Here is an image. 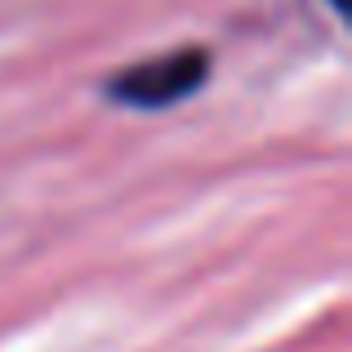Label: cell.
<instances>
[{"instance_id":"obj_1","label":"cell","mask_w":352,"mask_h":352,"mask_svg":"<svg viewBox=\"0 0 352 352\" xmlns=\"http://www.w3.org/2000/svg\"><path fill=\"white\" fill-rule=\"evenodd\" d=\"M206 80H210V50L183 45V50H165L143 63L120 67L112 85H107V94L125 107H138V112H161V107L192 98Z\"/></svg>"}]
</instances>
